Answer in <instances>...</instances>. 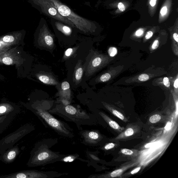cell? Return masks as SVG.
I'll use <instances>...</instances> for the list:
<instances>
[{"label": "cell", "mask_w": 178, "mask_h": 178, "mask_svg": "<svg viewBox=\"0 0 178 178\" xmlns=\"http://www.w3.org/2000/svg\"><path fill=\"white\" fill-rule=\"evenodd\" d=\"M30 57L22 46L0 51V64L14 66L18 78L27 77L30 72Z\"/></svg>", "instance_id": "1"}, {"label": "cell", "mask_w": 178, "mask_h": 178, "mask_svg": "<svg viewBox=\"0 0 178 178\" xmlns=\"http://www.w3.org/2000/svg\"><path fill=\"white\" fill-rule=\"evenodd\" d=\"M49 1L61 15L73 23L77 31L88 35L93 34L95 32L97 28L96 22L79 15L60 0Z\"/></svg>", "instance_id": "2"}, {"label": "cell", "mask_w": 178, "mask_h": 178, "mask_svg": "<svg viewBox=\"0 0 178 178\" xmlns=\"http://www.w3.org/2000/svg\"><path fill=\"white\" fill-rule=\"evenodd\" d=\"M34 129L32 125L27 123L2 138L0 140V154H3L8 148L13 147L19 141Z\"/></svg>", "instance_id": "3"}, {"label": "cell", "mask_w": 178, "mask_h": 178, "mask_svg": "<svg viewBox=\"0 0 178 178\" xmlns=\"http://www.w3.org/2000/svg\"><path fill=\"white\" fill-rule=\"evenodd\" d=\"M35 5L41 12L48 17L60 21L68 26L76 28L70 21L58 13L56 7L49 0H34Z\"/></svg>", "instance_id": "4"}, {"label": "cell", "mask_w": 178, "mask_h": 178, "mask_svg": "<svg viewBox=\"0 0 178 178\" xmlns=\"http://www.w3.org/2000/svg\"><path fill=\"white\" fill-rule=\"evenodd\" d=\"M52 33L47 22L44 18H42L36 35L37 44L39 47L51 49L54 46V37Z\"/></svg>", "instance_id": "5"}, {"label": "cell", "mask_w": 178, "mask_h": 178, "mask_svg": "<svg viewBox=\"0 0 178 178\" xmlns=\"http://www.w3.org/2000/svg\"><path fill=\"white\" fill-rule=\"evenodd\" d=\"M21 104L28 109L32 111L36 114L38 115L44 119L48 124L53 128L64 134H68V132L65 129L62 123H61L60 121L51 116L47 112H46L40 107L29 103H25L22 102Z\"/></svg>", "instance_id": "6"}, {"label": "cell", "mask_w": 178, "mask_h": 178, "mask_svg": "<svg viewBox=\"0 0 178 178\" xmlns=\"http://www.w3.org/2000/svg\"><path fill=\"white\" fill-rule=\"evenodd\" d=\"M24 35L21 33L6 35L0 38V51H6L18 46L24 47Z\"/></svg>", "instance_id": "7"}, {"label": "cell", "mask_w": 178, "mask_h": 178, "mask_svg": "<svg viewBox=\"0 0 178 178\" xmlns=\"http://www.w3.org/2000/svg\"><path fill=\"white\" fill-rule=\"evenodd\" d=\"M45 172L36 170H24L10 174H9L0 175V178H41L49 177Z\"/></svg>", "instance_id": "8"}, {"label": "cell", "mask_w": 178, "mask_h": 178, "mask_svg": "<svg viewBox=\"0 0 178 178\" xmlns=\"http://www.w3.org/2000/svg\"><path fill=\"white\" fill-rule=\"evenodd\" d=\"M20 112V109L17 105L5 99H2L0 102V117L10 114L17 115Z\"/></svg>", "instance_id": "9"}, {"label": "cell", "mask_w": 178, "mask_h": 178, "mask_svg": "<svg viewBox=\"0 0 178 178\" xmlns=\"http://www.w3.org/2000/svg\"><path fill=\"white\" fill-rule=\"evenodd\" d=\"M20 152L18 146H14L6 150L3 154H0V161L6 164H11L16 160Z\"/></svg>", "instance_id": "10"}, {"label": "cell", "mask_w": 178, "mask_h": 178, "mask_svg": "<svg viewBox=\"0 0 178 178\" xmlns=\"http://www.w3.org/2000/svg\"><path fill=\"white\" fill-rule=\"evenodd\" d=\"M35 76L37 79L44 84L51 85H57L58 84L55 77L49 73L39 72L36 73Z\"/></svg>", "instance_id": "11"}, {"label": "cell", "mask_w": 178, "mask_h": 178, "mask_svg": "<svg viewBox=\"0 0 178 178\" xmlns=\"http://www.w3.org/2000/svg\"><path fill=\"white\" fill-rule=\"evenodd\" d=\"M83 74V68L82 62L79 60L75 66L74 74H73V81L75 84L77 85L81 82Z\"/></svg>", "instance_id": "12"}, {"label": "cell", "mask_w": 178, "mask_h": 178, "mask_svg": "<svg viewBox=\"0 0 178 178\" xmlns=\"http://www.w3.org/2000/svg\"><path fill=\"white\" fill-rule=\"evenodd\" d=\"M59 94L62 99L69 100L70 99L71 91L69 83L64 81L61 83L59 89Z\"/></svg>", "instance_id": "13"}, {"label": "cell", "mask_w": 178, "mask_h": 178, "mask_svg": "<svg viewBox=\"0 0 178 178\" xmlns=\"http://www.w3.org/2000/svg\"><path fill=\"white\" fill-rule=\"evenodd\" d=\"M16 116L10 114L0 117V135L9 126Z\"/></svg>", "instance_id": "14"}, {"label": "cell", "mask_w": 178, "mask_h": 178, "mask_svg": "<svg viewBox=\"0 0 178 178\" xmlns=\"http://www.w3.org/2000/svg\"><path fill=\"white\" fill-rule=\"evenodd\" d=\"M65 109L66 112L69 114L74 115L77 112L76 109L72 106L68 105L66 106Z\"/></svg>", "instance_id": "15"}, {"label": "cell", "mask_w": 178, "mask_h": 178, "mask_svg": "<svg viewBox=\"0 0 178 178\" xmlns=\"http://www.w3.org/2000/svg\"><path fill=\"white\" fill-rule=\"evenodd\" d=\"M108 121L109 125L112 128L116 130H119L120 129L121 127L119 126L118 123L115 122V121H113L112 119L109 118Z\"/></svg>", "instance_id": "16"}, {"label": "cell", "mask_w": 178, "mask_h": 178, "mask_svg": "<svg viewBox=\"0 0 178 178\" xmlns=\"http://www.w3.org/2000/svg\"><path fill=\"white\" fill-rule=\"evenodd\" d=\"M76 49V48H69L66 50L65 52L64 58V59H67L68 58L72 55V54L74 53L75 50Z\"/></svg>", "instance_id": "17"}, {"label": "cell", "mask_w": 178, "mask_h": 178, "mask_svg": "<svg viewBox=\"0 0 178 178\" xmlns=\"http://www.w3.org/2000/svg\"><path fill=\"white\" fill-rule=\"evenodd\" d=\"M161 117L158 114L153 115L150 117L149 121L150 123H156L159 122L161 120Z\"/></svg>", "instance_id": "18"}, {"label": "cell", "mask_w": 178, "mask_h": 178, "mask_svg": "<svg viewBox=\"0 0 178 178\" xmlns=\"http://www.w3.org/2000/svg\"><path fill=\"white\" fill-rule=\"evenodd\" d=\"M111 77V75L109 73H106V74L102 75L100 77L99 80L101 82H106L109 80Z\"/></svg>", "instance_id": "19"}, {"label": "cell", "mask_w": 178, "mask_h": 178, "mask_svg": "<svg viewBox=\"0 0 178 178\" xmlns=\"http://www.w3.org/2000/svg\"><path fill=\"white\" fill-rule=\"evenodd\" d=\"M168 7L167 5H165L162 6L161 8L160 11V15L161 17L164 18L166 16L168 12Z\"/></svg>", "instance_id": "20"}, {"label": "cell", "mask_w": 178, "mask_h": 178, "mask_svg": "<svg viewBox=\"0 0 178 178\" xmlns=\"http://www.w3.org/2000/svg\"><path fill=\"white\" fill-rule=\"evenodd\" d=\"M112 114H114V116L118 117L119 119H121L122 120H125V117L123 115L121 114L120 112H118V111L115 110H112Z\"/></svg>", "instance_id": "21"}, {"label": "cell", "mask_w": 178, "mask_h": 178, "mask_svg": "<svg viewBox=\"0 0 178 178\" xmlns=\"http://www.w3.org/2000/svg\"><path fill=\"white\" fill-rule=\"evenodd\" d=\"M122 169H119L113 171L111 173V177H118L120 176L123 172Z\"/></svg>", "instance_id": "22"}, {"label": "cell", "mask_w": 178, "mask_h": 178, "mask_svg": "<svg viewBox=\"0 0 178 178\" xmlns=\"http://www.w3.org/2000/svg\"><path fill=\"white\" fill-rule=\"evenodd\" d=\"M117 53V50L116 48L111 47L108 50V53L111 57H114Z\"/></svg>", "instance_id": "23"}, {"label": "cell", "mask_w": 178, "mask_h": 178, "mask_svg": "<svg viewBox=\"0 0 178 178\" xmlns=\"http://www.w3.org/2000/svg\"><path fill=\"white\" fill-rule=\"evenodd\" d=\"M89 137L91 139H97L99 137L98 134L94 131H91L89 134Z\"/></svg>", "instance_id": "24"}, {"label": "cell", "mask_w": 178, "mask_h": 178, "mask_svg": "<svg viewBox=\"0 0 178 178\" xmlns=\"http://www.w3.org/2000/svg\"><path fill=\"white\" fill-rule=\"evenodd\" d=\"M149 78L148 75L146 74H143L140 75L139 77V80L141 81H147Z\"/></svg>", "instance_id": "25"}, {"label": "cell", "mask_w": 178, "mask_h": 178, "mask_svg": "<svg viewBox=\"0 0 178 178\" xmlns=\"http://www.w3.org/2000/svg\"><path fill=\"white\" fill-rule=\"evenodd\" d=\"M134 131L133 129L130 128L126 130L125 131L124 133L125 136L126 137H129L134 134Z\"/></svg>", "instance_id": "26"}, {"label": "cell", "mask_w": 178, "mask_h": 178, "mask_svg": "<svg viewBox=\"0 0 178 178\" xmlns=\"http://www.w3.org/2000/svg\"><path fill=\"white\" fill-rule=\"evenodd\" d=\"M121 152L122 154L127 155H131L133 154V152L132 151L126 149V148H124V149L121 150Z\"/></svg>", "instance_id": "27"}, {"label": "cell", "mask_w": 178, "mask_h": 178, "mask_svg": "<svg viewBox=\"0 0 178 178\" xmlns=\"http://www.w3.org/2000/svg\"><path fill=\"white\" fill-rule=\"evenodd\" d=\"M118 7L120 11L123 12L125 11V6L122 2H119L118 5Z\"/></svg>", "instance_id": "28"}, {"label": "cell", "mask_w": 178, "mask_h": 178, "mask_svg": "<svg viewBox=\"0 0 178 178\" xmlns=\"http://www.w3.org/2000/svg\"><path fill=\"white\" fill-rule=\"evenodd\" d=\"M163 83L165 86L169 87L170 86V83L169 81V79L167 77H165L163 79Z\"/></svg>", "instance_id": "29"}, {"label": "cell", "mask_w": 178, "mask_h": 178, "mask_svg": "<svg viewBox=\"0 0 178 178\" xmlns=\"http://www.w3.org/2000/svg\"><path fill=\"white\" fill-rule=\"evenodd\" d=\"M115 146V144L113 143H110L107 144L105 146L104 148L106 150H108L114 148Z\"/></svg>", "instance_id": "30"}, {"label": "cell", "mask_w": 178, "mask_h": 178, "mask_svg": "<svg viewBox=\"0 0 178 178\" xmlns=\"http://www.w3.org/2000/svg\"><path fill=\"white\" fill-rule=\"evenodd\" d=\"M159 42L158 40H156L154 41L152 46V49H156L159 47Z\"/></svg>", "instance_id": "31"}, {"label": "cell", "mask_w": 178, "mask_h": 178, "mask_svg": "<svg viewBox=\"0 0 178 178\" xmlns=\"http://www.w3.org/2000/svg\"><path fill=\"white\" fill-rule=\"evenodd\" d=\"M153 35V33L151 31H149L146 33V39H149L151 38Z\"/></svg>", "instance_id": "32"}, {"label": "cell", "mask_w": 178, "mask_h": 178, "mask_svg": "<svg viewBox=\"0 0 178 178\" xmlns=\"http://www.w3.org/2000/svg\"><path fill=\"white\" fill-rule=\"evenodd\" d=\"M143 33V29H140L138 30L136 32V35L137 36H141Z\"/></svg>", "instance_id": "33"}, {"label": "cell", "mask_w": 178, "mask_h": 178, "mask_svg": "<svg viewBox=\"0 0 178 178\" xmlns=\"http://www.w3.org/2000/svg\"><path fill=\"white\" fill-rule=\"evenodd\" d=\"M157 0H150V4L152 7L155 6L157 3Z\"/></svg>", "instance_id": "34"}, {"label": "cell", "mask_w": 178, "mask_h": 178, "mask_svg": "<svg viewBox=\"0 0 178 178\" xmlns=\"http://www.w3.org/2000/svg\"><path fill=\"white\" fill-rule=\"evenodd\" d=\"M140 169H141V167H138V168H137L135 169H134V170L131 171V174H135L137 173V172H139Z\"/></svg>", "instance_id": "35"}, {"label": "cell", "mask_w": 178, "mask_h": 178, "mask_svg": "<svg viewBox=\"0 0 178 178\" xmlns=\"http://www.w3.org/2000/svg\"><path fill=\"white\" fill-rule=\"evenodd\" d=\"M75 157L74 156H69L68 157H66L63 160L64 162H67L68 161L70 160L71 158Z\"/></svg>", "instance_id": "36"}, {"label": "cell", "mask_w": 178, "mask_h": 178, "mask_svg": "<svg viewBox=\"0 0 178 178\" xmlns=\"http://www.w3.org/2000/svg\"><path fill=\"white\" fill-rule=\"evenodd\" d=\"M173 37L174 39L175 40L177 41V42L178 43V35L177 33H174L173 35Z\"/></svg>", "instance_id": "37"}, {"label": "cell", "mask_w": 178, "mask_h": 178, "mask_svg": "<svg viewBox=\"0 0 178 178\" xmlns=\"http://www.w3.org/2000/svg\"><path fill=\"white\" fill-rule=\"evenodd\" d=\"M171 126V122H168L167 123L166 127H165V129L166 130L170 129Z\"/></svg>", "instance_id": "38"}, {"label": "cell", "mask_w": 178, "mask_h": 178, "mask_svg": "<svg viewBox=\"0 0 178 178\" xmlns=\"http://www.w3.org/2000/svg\"><path fill=\"white\" fill-rule=\"evenodd\" d=\"M178 79L177 78L175 81L174 87L176 89H177L178 87Z\"/></svg>", "instance_id": "39"}, {"label": "cell", "mask_w": 178, "mask_h": 178, "mask_svg": "<svg viewBox=\"0 0 178 178\" xmlns=\"http://www.w3.org/2000/svg\"><path fill=\"white\" fill-rule=\"evenodd\" d=\"M5 76L0 73V81H3L5 80Z\"/></svg>", "instance_id": "40"}]
</instances>
